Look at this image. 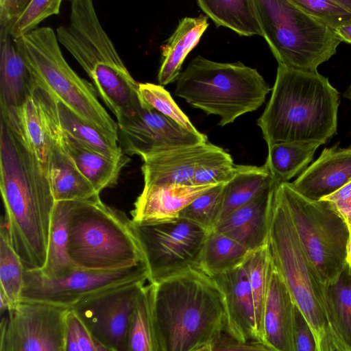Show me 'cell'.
Listing matches in <instances>:
<instances>
[{
  "label": "cell",
  "mask_w": 351,
  "mask_h": 351,
  "mask_svg": "<svg viewBox=\"0 0 351 351\" xmlns=\"http://www.w3.org/2000/svg\"><path fill=\"white\" fill-rule=\"evenodd\" d=\"M0 188L13 248L25 269H41L56 201L37 157L2 121Z\"/></svg>",
  "instance_id": "6da1fadb"
},
{
  "label": "cell",
  "mask_w": 351,
  "mask_h": 351,
  "mask_svg": "<svg viewBox=\"0 0 351 351\" xmlns=\"http://www.w3.org/2000/svg\"><path fill=\"white\" fill-rule=\"evenodd\" d=\"M339 103V93L326 77L278 65L271 95L257 125L267 146L324 145L337 133Z\"/></svg>",
  "instance_id": "7a4b0ae2"
},
{
  "label": "cell",
  "mask_w": 351,
  "mask_h": 351,
  "mask_svg": "<svg viewBox=\"0 0 351 351\" xmlns=\"http://www.w3.org/2000/svg\"><path fill=\"white\" fill-rule=\"evenodd\" d=\"M153 285L160 351H197L223 335V296L211 277L191 269Z\"/></svg>",
  "instance_id": "3957f363"
},
{
  "label": "cell",
  "mask_w": 351,
  "mask_h": 351,
  "mask_svg": "<svg viewBox=\"0 0 351 351\" xmlns=\"http://www.w3.org/2000/svg\"><path fill=\"white\" fill-rule=\"evenodd\" d=\"M56 36L117 119L134 108L138 101V83L102 27L92 1H72L69 23L57 28Z\"/></svg>",
  "instance_id": "277c9868"
},
{
  "label": "cell",
  "mask_w": 351,
  "mask_h": 351,
  "mask_svg": "<svg viewBox=\"0 0 351 351\" xmlns=\"http://www.w3.org/2000/svg\"><path fill=\"white\" fill-rule=\"evenodd\" d=\"M270 90L256 69L197 56L178 76L175 95L207 114L219 116L218 125L223 127L256 110Z\"/></svg>",
  "instance_id": "5b68a950"
},
{
  "label": "cell",
  "mask_w": 351,
  "mask_h": 351,
  "mask_svg": "<svg viewBox=\"0 0 351 351\" xmlns=\"http://www.w3.org/2000/svg\"><path fill=\"white\" fill-rule=\"evenodd\" d=\"M14 40L27 68L33 87L46 92L84 121L119 141L117 123L99 102L93 85L80 77L64 59L52 28H36Z\"/></svg>",
  "instance_id": "8992f818"
},
{
  "label": "cell",
  "mask_w": 351,
  "mask_h": 351,
  "mask_svg": "<svg viewBox=\"0 0 351 351\" xmlns=\"http://www.w3.org/2000/svg\"><path fill=\"white\" fill-rule=\"evenodd\" d=\"M68 238L69 256L77 267L114 269L144 261L131 219L99 196L72 202Z\"/></svg>",
  "instance_id": "52a82bcc"
},
{
  "label": "cell",
  "mask_w": 351,
  "mask_h": 351,
  "mask_svg": "<svg viewBox=\"0 0 351 351\" xmlns=\"http://www.w3.org/2000/svg\"><path fill=\"white\" fill-rule=\"evenodd\" d=\"M263 37L278 65L317 71L341 43L335 32L291 0H254Z\"/></svg>",
  "instance_id": "ba28073f"
},
{
  "label": "cell",
  "mask_w": 351,
  "mask_h": 351,
  "mask_svg": "<svg viewBox=\"0 0 351 351\" xmlns=\"http://www.w3.org/2000/svg\"><path fill=\"white\" fill-rule=\"evenodd\" d=\"M278 192L308 260L324 285L336 281L347 265L350 231L330 202L308 199L291 186L281 183Z\"/></svg>",
  "instance_id": "9c48e42d"
},
{
  "label": "cell",
  "mask_w": 351,
  "mask_h": 351,
  "mask_svg": "<svg viewBox=\"0 0 351 351\" xmlns=\"http://www.w3.org/2000/svg\"><path fill=\"white\" fill-rule=\"evenodd\" d=\"M269 246L273 264L282 278L294 304L317 337L328 326L324 306L325 285L306 256L277 189Z\"/></svg>",
  "instance_id": "30bf717a"
},
{
  "label": "cell",
  "mask_w": 351,
  "mask_h": 351,
  "mask_svg": "<svg viewBox=\"0 0 351 351\" xmlns=\"http://www.w3.org/2000/svg\"><path fill=\"white\" fill-rule=\"evenodd\" d=\"M132 226L149 283L160 282L191 269H198L207 230L181 217L148 224L132 222Z\"/></svg>",
  "instance_id": "8fae6325"
},
{
  "label": "cell",
  "mask_w": 351,
  "mask_h": 351,
  "mask_svg": "<svg viewBox=\"0 0 351 351\" xmlns=\"http://www.w3.org/2000/svg\"><path fill=\"white\" fill-rule=\"evenodd\" d=\"M145 280V263L114 269H87L75 267L68 274L56 278L40 269H25L21 302L71 308L82 299L126 282Z\"/></svg>",
  "instance_id": "7c38bea8"
},
{
  "label": "cell",
  "mask_w": 351,
  "mask_h": 351,
  "mask_svg": "<svg viewBox=\"0 0 351 351\" xmlns=\"http://www.w3.org/2000/svg\"><path fill=\"white\" fill-rule=\"evenodd\" d=\"M69 309L21 302L3 313L0 351H66Z\"/></svg>",
  "instance_id": "4fadbf2b"
},
{
  "label": "cell",
  "mask_w": 351,
  "mask_h": 351,
  "mask_svg": "<svg viewBox=\"0 0 351 351\" xmlns=\"http://www.w3.org/2000/svg\"><path fill=\"white\" fill-rule=\"evenodd\" d=\"M146 281H132L97 292L71 309L96 341L111 351H128L132 315Z\"/></svg>",
  "instance_id": "5bb4252c"
},
{
  "label": "cell",
  "mask_w": 351,
  "mask_h": 351,
  "mask_svg": "<svg viewBox=\"0 0 351 351\" xmlns=\"http://www.w3.org/2000/svg\"><path fill=\"white\" fill-rule=\"evenodd\" d=\"M117 123L119 143L123 153L138 155L142 158L208 142L204 134L182 128L139 99L134 108L117 119Z\"/></svg>",
  "instance_id": "9a60e30c"
},
{
  "label": "cell",
  "mask_w": 351,
  "mask_h": 351,
  "mask_svg": "<svg viewBox=\"0 0 351 351\" xmlns=\"http://www.w3.org/2000/svg\"><path fill=\"white\" fill-rule=\"evenodd\" d=\"M225 152L208 141L144 157V186L192 185L196 173Z\"/></svg>",
  "instance_id": "2e32d148"
},
{
  "label": "cell",
  "mask_w": 351,
  "mask_h": 351,
  "mask_svg": "<svg viewBox=\"0 0 351 351\" xmlns=\"http://www.w3.org/2000/svg\"><path fill=\"white\" fill-rule=\"evenodd\" d=\"M211 278L223 296L227 334L241 342L258 341L253 295L243 265Z\"/></svg>",
  "instance_id": "e0dca14e"
},
{
  "label": "cell",
  "mask_w": 351,
  "mask_h": 351,
  "mask_svg": "<svg viewBox=\"0 0 351 351\" xmlns=\"http://www.w3.org/2000/svg\"><path fill=\"white\" fill-rule=\"evenodd\" d=\"M276 184L221 220L215 230L236 241L250 252L269 244Z\"/></svg>",
  "instance_id": "ac0fdd59"
},
{
  "label": "cell",
  "mask_w": 351,
  "mask_h": 351,
  "mask_svg": "<svg viewBox=\"0 0 351 351\" xmlns=\"http://www.w3.org/2000/svg\"><path fill=\"white\" fill-rule=\"evenodd\" d=\"M351 180V146L326 147L319 158L291 183L304 197L320 200Z\"/></svg>",
  "instance_id": "d6986e66"
},
{
  "label": "cell",
  "mask_w": 351,
  "mask_h": 351,
  "mask_svg": "<svg viewBox=\"0 0 351 351\" xmlns=\"http://www.w3.org/2000/svg\"><path fill=\"white\" fill-rule=\"evenodd\" d=\"M294 307L291 295L273 264L263 313L261 341L274 351H294Z\"/></svg>",
  "instance_id": "ffe728a7"
},
{
  "label": "cell",
  "mask_w": 351,
  "mask_h": 351,
  "mask_svg": "<svg viewBox=\"0 0 351 351\" xmlns=\"http://www.w3.org/2000/svg\"><path fill=\"white\" fill-rule=\"evenodd\" d=\"M215 186H144L131 211V221L136 224H148L178 218L185 207Z\"/></svg>",
  "instance_id": "44dd1931"
},
{
  "label": "cell",
  "mask_w": 351,
  "mask_h": 351,
  "mask_svg": "<svg viewBox=\"0 0 351 351\" xmlns=\"http://www.w3.org/2000/svg\"><path fill=\"white\" fill-rule=\"evenodd\" d=\"M1 121L37 157L47 173L51 139L32 93L17 107L1 108Z\"/></svg>",
  "instance_id": "7402d4cb"
},
{
  "label": "cell",
  "mask_w": 351,
  "mask_h": 351,
  "mask_svg": "<svg viewBox=\"0 0 351 351\" xmlns=\"http://www.w3.org/2000/svg\"><path fill=\"white\" fill-rule=\"evenodd\" d=\"M60 140L66 154L98 194L116 184L122 168L130 161L125 155L118 159L105 156L75 140L62 128Z\"/></svg>",
  "instance_id": "603a6c76"
},
{
  "label": "cell",
  "mask_w": 351,
  "mask_h": 351,
  "mask_svg": "<svg viewBox=\"0 0 351 351\" xmlns=\"http://www.w3.org/2000/svg\"><path fill=\"white\" fill-rule=\"evenodd\" d=\"M208 25L206 16H186L179 21L162 47V61L157 75L160 85L165 86L177 81L184 60L198 44Z\"/></svg>",
  "instance_id": "cb8c5ba5"
},
{
  "label": "cell",
  "mask_w": 351,
  "mask_h": 351,
  "mask_svg": "<svg viewBox=\"0 0 351 351\" xmlns=\"http://www.w3.org/2000/svg\"><path fill=\"white\" fill-rule=\"evenodd\" d=\"M1 108L17 107L31 94L32 83L25 63L8 32L1 30Z\"/></svg>",
  "instance_id": "d4e9b609"
},
{
  "label": "cell",
  "mask_w": 351,
  "mask_h": 351,
  "mask_svg": "<svg viewBox=\"0 0 351 351\" xmlns=\"http://www.w3.org/2000/svg\"><path fill=\"white\" fill-rule=\"evenodd\" d=\"M276 184H280L272 178L265 165H237L234 178L224 184L219 221Z\"/></svg>",
  "instance_id": "484cf974"
},
{
  "label": "cell",
  "mask_w": 351,
  "mask_h": 351,
  "mask_svg": "<svg viewBox=\"0 0 351 351\" xmlns=\"http://www.w3.org/2000/svg\"><path fill=\"white\" fill-rule=\"evenodd\" d=\"M197 4L217 27L240 36H263L254 0H199Z\"/></svg>",
  "instance_id": "4316f807"
},
{
  "label": "cell",
  "mask_w": 351,
  "mask_h": 351,
  "mask_svg": "<svg viewBox=\"0 0 351 351\" xmlns=\"http://www.w3.org/2000/svg\"><path fill=\"white\" fill-rule=\"evenodd\" d=\"M324 306L328 324L348 351L351 350V271L348 265L338 279L325 285Z\"/></svg>",
  "instance_id": "83f0119b"
},
{
  "label": "cell",
  "mask_w": 351,
  "mask_h": 351,
  "mask_svg": "<svg viewBox=\"0 0 351 351\" xmlns=\"http://www.w3.org/2000/svg\"><path fill=\"white\" fill-rule=\"evenodd\" d=\"M72 202H56L48 237L47 258L41 273L50 278L64 276L75 266L68 253V219Z\"/></svg>",
  "instance_id": "f1b7e54d"
},
{
  "label": "cell",
  "mask_w": 351,
  "mask_h": 351,
  "mask_svg": "<svg viewBox=\"0 0 351 351\" xmlns=\"http://www.w3.org/2000/svg\"><path fill=\"white\" fill-rule=\"evenodd\" d=\"M240 243L215 230L208 232L198 269L210 277L242 265L250 254Z\"/></svg>",
  "instance_id": "f546056e"
},
{
  "label": "cell",
  "mask_w": 351,
  "mask_h": 351,
  "mask_svg": "<svg viewBox=\"0 0 351 351\" xmlns=\"http://www.w3.org/2000/svg\"><path fill=\"white\" fill-rule=\"evenodd\" d=\"M321 145L317 142L271 145L268 146L265 165L277 183L289 182L291 178L307 167Z\"/></svg>",
  "instance_id": "4dcf8cb0"
},
{
  "label": "cell",
  "mask_w": 351,
  "mask_h": 351,
  "mask_svg": "<svg viewBox=\"0 0 351 351\" xmlns=\"http://www.w3.org/2000/svg\"><path fill=\"white\" fill-rule=\"evenodd\" d=\"M56 107L59 123L66 134L108 158L118 159L125 155L119 141L84 121L64 104L56 100Z\"/></svg>",
  "instance_id": "1f68e13d"
},
{
  "label": "cell",
  "mask_w": 351,
  "mask_h": 351,
  "mask_svg": "<svg viewBox=\"0 0 351 351\" xmlns=\"http://www.w3.org/2000/svg\"><path fill=\"white\" fill-rule=\"evenodd\" d=\"M128 351H160L154 314V285H145L132 315Z\"/></svg>",
  "instance_id": "d6a6232c"
},
{
  "label": "cell",
  "mask_w": 351,
  "mask_h": 351,
  "mask_svg": "<svg viewBox=\"0 0 351 351\" xmlns=\"http://www.w3.org/2000/svg\"><path fill=\"white\" fill-rule=\"evenodd\" d=\"M24 271L21 259L11 244L7 224L2 223L0 230V292L8 300L10 308L21 302Z\"/></svg>",
  "instance_id": "836d02e7"
},
{
  "label": "cell",
  "mask_w": 351,
  "mask_h": 351,
  "mask_svg": "<svg viewBox=\"0 0 351 351\" xmlns=\"http://www.w3.org/2000/svg\"><path fill=\"white\" fill-rule=\"evenodd\" d=\"M272 265L269 244L251 252L243 264L253 295L259 341H261L263 313Z\"/></svg>",
  "instance_id": "e575fe53"
},
{
  "label": "cell",
  "mask_w": 351,
  "mask_h": 351,
  "mask_svg": "<svg viewBox=\"0 0 351 351\" xmlns=\"http://www.w3.org/2000/svg\"><path fill=\"white\" fill-rule=\"evenodd\" d=\"M224 184L215 186L185 207L179 217L188 219L210 232L219 221Z\"/></svg>",
  "instance_id": "d590c367"
},
{
  "label": "cell",
  "mask_w": 351,
  "mask_h": 351,
  "mask_svg": "<svg viewBox=\"0 0 351 351\" xmlns=\"http://www.w3.org/2000/svg\"><path fill=\"white\" fill-rule=\"evenodd\" d=\"M137 93L138 99L149 106L182 128L193 132H199L162 86L149 82L138 83Z\"/></svg>",
  "instance_id": "8d00e7d4"
},
{
  "label": "cell",
  "mask_w": 351,
  "mask_h": 351,
  "mask_svg": "<svg viewBox=\"0 0 351 351\" xmlns=\"http://www.w3.org/2000/svg\"><path fill=\"white\" fill-rule=\"evenodd\" d=\"M61 0H31L9 29L14 40L21 38L36 29L45 19L58 14Z\"/></svg>",
  "instance_id": "74e56055"
},
{
  "label": "cell",
  "mask_w": 351,
  "mask_h": 351,
  "mask_svg": "<svg viewBox=\"0 0 351 351\" xmlns=\"http://www.w3.org/2000/svg\"><path fill=\"white\" fill-rule=\"evenodd\" d=\"M297 6L335 32L351 23V14L337 0H291Z\"/></svg>",
  "instance_id": "f35d334b"
},
{
  "label": "cell",
  "mask_w": 351,
  "mask_h": 351,
  "mask_svg": "<svg viewBox=\"0 0 351 351\" xmlns=\"http://www.w3.org/2000/svg\"><path fill=\"white\" fill-rule=\"evenodd\" d=\"M237 165L226 152L201 168L195 175L192 185H219L226 184L235 176Z\"/></svg>",
  "instance_id": "ab89813d"
},
{
  "label": "cell",
  "mask_w": 351,
  "mask_h": 351,
  "mask_svg": "<svg viewBox=\"0 0 351 351\" xmlns=\"http://www.w3.org/2000/svg\"><path fill=\"white\" fill-rule=\"evenodd\" d=\"M293 343L294 351H318V343L315 333L295 304L294 307Z\"/></svg>",
  "instance_id": "60d3db41"
},
{
  "label": "cell",
  "mask_w": 351,
  "mask_h": 351,
  "mask_svg": "<svg viewBox=\"0 0 351 351\" xmlns=\"http://www.w3.org/2000/svg\"><path fill=\"white\" fill-rule=\"evenodd\" d=\"M197 351H274L258 341L241 342L232 338H224L223 335L217 340Z\"/></svg>",
  "instance_id": "b9f144b4"
},
{
  "label": "cell",
  "mask_w": 351,
  "mask_h": 351,
  "mask_svg": "<svg viewBox=\"0 0 351 351\" xmlns=\"http://www.w3.org/2000/svg\"><path fill=\"white\" fill-rule=\"evenodd\" d=\"M66 324L73 331L82 351H96L95 341L90 332L71 308L66 315Z\"/></svg>",
  "instance_id": "7bdbcfd3"
},
{
  "label": "cell",
  "mask_w": 351,
  "mask_h": 351,
  "mask_svg": "<svg viewBox=\"0 0 351 351\" xmlns=\"http://www.w3.org/2000/svg\"><path fill=\"white\" fill-rule=\"evenodd\" d=\"M29 2V0H0L1 30L9 32Z\"/></svg>",
  "instance_id": "ee69618b"
},
{
  "label": "cell",
  "mask_w": 351,
  "mask_h": 351,
  "mask_svg": "<svg viewBox=\"0 0 351 351\" xmlns=\"http://www.w3.org/2000/svg\"><path fill=\"white\" fill-rule=\"evenodd\" d=\"M318 351H348L329 324L317 337Z\"/></svg>",
  "instance_id": "f6af8a7d"
},
{
  "label": "cell",
  "mask_w": 351,
  "mask_h": 351,
  "mask_svg": "<svg viewBox=\"0 0 351 351\" xmlns=\"http://www.w3.org/2000/svg\"><path fill=\"white\" fill-rule=\"evenodd\" d=\"M66 351H82L71 329L66 324Z\"/></svg>",
  "instance_id": "bcb514c9"
},
{
  "label": "cell",
  "mask_w": 351,
  "mask_h": 351,
  "mask_svg": "<svg viewBox=\"0 0 351 351\" xmlns=\"http://www.w3.org/2000/svg\"><path fill=\"white\" fill-rule=\"evenodd\" d=\"M346 219L349 231H351V197L343 204L336 207Z\"/></svg>",
  "instance_id": "7dc6e473"
},
{
  "label": "cell",
  "mask_w": 351,
  "mask_h": 351,
  "mask_svg": "<svg viewBox=\"0 0 351 351\" xmlns=\"http://www.w3.org/2000/svg\"><path fill=\"white\" fill-rule=\"evenodd\" d=\"M335 32L341 42L351 44V23L337 28Z\"/></svg>",
  "instance_id": "c3c4849f"
},
{
  "label": "cell",
  "mask_w": 351,
  "mask_h": 351,
  "mask_svg": "<svg viewBox=\"0 0 351 351\" xmlns=\"http://www.w3.org/2000/svg\"><path fill=\"white\" fill-rule=\"evenodd\" d=\"M346 263L349 268L351 269V231L350 232Z\"/></svg>",
  "instance_id": "681fc988"
},
{
  "label": "cell",
  "mask_w": 351,
  "mask_h": 351,
  "mask_svg": "<svg viewBox=\"0 0 351 351\" xmlns=\"http://www.w3.org/2000/svg\"><path fill=\"white\" fill-rule=\"evenodd\" d=\"M351 14V0H337Z\"/></svg>",
  "instance_id": "f907efd6"
},
{
  "label": "cell",
  "mask_w": 351,
  "mask_h": 351,
  "mask_svg": "<svg viewBox=\"0 0 351 351\" xmlns=\"http://www.w3.org/2000/svg\"><path fill=\"white\" fill-rule=\"evenodd\" d=\"M94 341H95L96 351H111L108 348H106L105 346H102L101 344H100L99 343L96 341L95 339H94Z\"/></svg>",
  "instance_id": "816d5d0a"
},
{
  "label": "cell",
  "mask_w": 351,
  "mask_h": 351,
  "mask_svg": "<svg viewBox=\"0 0 351 351\" xmlns=\"http://www.w3.org/2000/svg\"><path fill=\"white\" fill-rule=\"evenodd\" d=\"M343 97L346 99L351 101V84L349 85V86L347 88V89L344 92Z\"/></svg>",
  "instance_id": "f5cc1de1"
},
{
  "label": "cell",
  "mask_w": 351,
  "mask_h": 351,
  "mask_svg": "<svg viewBox=\"0 0 351 351\" xmlns=\"http://www.w3.org/2000/svg\"><path fill=\"white\" fill-rule=\"evenodd\" d=\"M350 271H351V269H350Z\"/></svg>",
  "instance_id": "db71d44e"
},
{
  "label": "cell",
  "mask_w": 351,
  "mask_h": 351,
  "mask_svg": "<svg viewBox=\"0 0 351 351\" xmlns=\"http://www.w3.org/2000/svg\"><path fill=\"white\" fill-rule=\"evenodd\" d=\"M350 351H351V350Z\"/></svg>",
  "instance_id": "11a10c76"
}]
</instances>
